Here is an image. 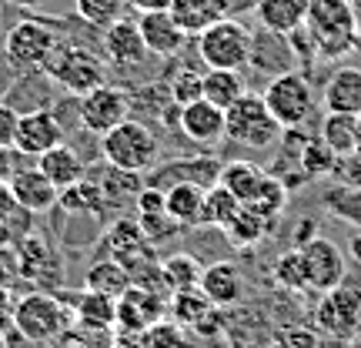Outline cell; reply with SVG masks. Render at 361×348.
Here are the masks:
<instances>
[{"mask_svg":"<svg viewBox=\"0 0 361 348\" xmlns=\"http://www.w3.org/2000/svg\"><path fill=\"white\" fill-rule=\"evenodd\" d=\"M184 332H188V328H180L178 322L161 318V322H154L151 328L141 332V348H191V342H188Z\"/></svg>","mask_w":361,"mask_h":348,"instance_id":"obj_43","label":"cell"},{"mask_svg":"<svg viewBox=\"0 0 361 348\" xmlns=\"http://www.w3.org/2000/svg\"><path fill=\"white\" fill-rule=\"evenodd\" d=\"M281 124L274 121L261 94H241L231 107H224V138L247 151H268L281 141Z\"/></svg>","mask_w":361,"mask_h":348,"instance_id":"obj_2","label":"cell"},{"mask_svg":"<svg viewBox=\"0 0 361 348\" xmlns=\"http://www.w3.org/2000/svg\"><path fill=\"white\" fill-rule=\"evenodd\" d=\"M322 138L335 148V155H351L358 148V117L328 111L322 121Z\"/></svg>","mask_w":361,"mask_h":348,"instance_id":"obj_38","label":"cell"},{"mask_svg":"<svg viewBox=\"0 0 361 348\" xmlns=\"http://www.w3.org/2000/svg\"><path fill=\"white\" fill-rule=\"evenodd\" d=\"M57 208L67 211V215H84V218H101L107 205H104V194H101V184L84 174L80 181H74L71 188H61L57 194Z\"/></svg>","mask_w":361,"mask_h":348,"instance_id":"obj_26","label":"cell"},{"mask_svg":"<svg viewBox=\"0 0 361 348\" xmlns=\"http://www.w3.org/2000/svg\"><path fill=\"white\" fill-rule=\"evenodd\" d=\"M61 47V37L44 20H17L4 37V61L17 74H44L54 51Z\"/></svg>","mask_w":361,"mask_h":348,"instance_id":"obj_4","label":"cell"},{"mask_svg":"<svg viewBox=\"0 0 361 348\" xmlns=\"http://www.w3.org/2000/svg\"><path fill=\"white\" fill-rule=\"evenodd\" d=\"M34 164L47 174V181H51L57 191H61V188H71L74 181H80L87 174V164L80 161V155L67 141L51 148V151H44L40 157H34Z\"/></svg>","mask_w":361,"mask_h":348,"instance_id":"obj_23","label":"cell"},{"mask_svg":"<svg viewBox=\"0 0 361 348\" xmlns=\"http://www.w3.org/2000/svg\"><path fill=\"white\" fill-rule=\"evenodd\" d=\"M151 54H147V44L141 37V27L137 20H128L121 17L111 27H104V61L114 67H141Z\"/></svg>","mask_w":361,"mask_h":348,"instance_id":"obj_17","label":"cell"},{"mask_svg":"<svg viewBox=\"0 0 361 348\" xmlns=\"http://www.w3.org/2000/svg\"><path fill=\"white\" fill-rule=\"evenodd\" d=\"M130 111H134V97L117 84H101V88L80 94V128L97 138L124 124Z\"/></svg>","mask_w":361,"mask_h":348,"instance_id":"obj_9","label":"cell"},{"mask_svg":"<svg viewBox=\"0 0 361 348\" xmlns=\"http://www.w3.org/2000/svg\"><path fill=\"white\" fill-rule=\"evenodd\" d=\"M214 308L207 295L201 288H188V292H174L168 298V318L171 322H178L180 328H194V325L204 318L207 311Z\"/></svg>","mask_w":361,"mask_h":348,"instance_id":"obj_33","label":"cell"},{"mask_svg":"<svg viewBox=\"0 0 361 348\" xmlns=\"http://www.w3.org/2000/svg\"><path fill=\"white\" fill-rule=\"evenodd\" d=\"M168 318V298L157 288H144V284H128L117 295V328L121 332H134L141 335L144 328L154 322Z\"/></svg>","mask_w":361,"mask_h":348,"instance_id":"obj_11","label":"cell"},{"mask_svg":"<svg viewBox=\"0 0 361 348\" xmlns=\"http://www.w3.org/2000/svg\"><path fill=\"white\" fill-rule=\"evenodd\" d=\"M238 211H241V201H238L224 184H211V188H204V211H201V224H211V228L224 232Z\"/></svg>","mask_w":361,"mask_h":348,"instance_id":"obj_34","label":"cell"},{"mask_svg":"<svg viewBox=\"0 0 361 348\" xmlns=\"http://www.w3.org/2000/svg\"><path fill=\"white\" fill-rule=\"evenodd\" d=\"M324 208L335 215V218L348 221L355 228H361V188H331L324 194Z\"/></svg>","mask_w":361,"mask_h":348,"instance_id":"obj_41","label":"cell"},{"mask_svg":"<svg viewBox=\"0 0 361 348\" xmlns=\"http://www.w3.org/2000/svg\"><path fill=\"white\" fill-rule=\"evenodd\" d=\"M97 141H101V157L107 164L124 168V171H137V174L154 168L157 155H161L157 134L147 124L134 121V117H128L124 124H117L114 131H107Z\"/></svg>","mask_w":361,"mask_h":348,"instance_id":"obj_5","label":"cell"},{"mask_svg":"<svg viewBox=\"0 0 361 348\" xmlns=\"http://www.w3.org/2000/svg\"><path fill=\"white\" fill-rule=\"evenodd\" d=\"M301 258H305V271H308V292L311 295H324L345 282V255L335 241H328L322 234H314L311 241H305Z\"/></svg>","mask_w":361,"mask_h":348,"instance_id":"obj_12","label":"cell"},{"mask_svg":"<svg viewBox=\"0 0 361 348\" xmlns=\"http://www.w3.org/2000/svg\"><path fill=\"white\" fill-rule=\"evenodd\" d=\"M331 184L338 188H361V155L351 151V155H338L335 157V168L328 174Z\"/></svg>","mask_w":361,"mask_h":348,"instance_id":"obj_46","label":"cell"},{"mask_svg":"<svg viewBox=\"0 0 361 348\" xmlns=\"http://www.w3.org/2000/svg\"><path fill=\"white\" fill-rule=\"evenodd\" d=\"M245 90L247 88L241 71H228V67H207L204 71V101L218 104V107H231Z\"/></svg>","mask_w":361,"mask_h":348,"instance_id":"obj_29","label":"cell"},{"mask_svg":"<svg viewBox=\"0 0 361 348\" xmlns=\"http://www.w3.org/2000/svg\"><path fill=\"white\" fill-rule=\"evenodd\" d=\"M268 348H322V338L308 325H288L271 335Z\"/></svg>","mask_w":361,"mask_h":348,"instance_id":"obj_45","label":"cell"},{"mask_svg":"<svg viewBox=\"0 0 361 348\" xmlns=\"http://www.w3.org/2000/svg\"><path fill=\"white\" fill-rule=\"evenodd\" d=\"M314 325L324 335L351 342L361 332V288L338 284L331 292H324L318 308H314Z\"/></svg>","mask_w":361,"mask_h":348,"instance_id":"obj_10","label":"cell"},{"mask_svg":"<svg viewBox=\"0 0 361 348\" xmlns=\"http://www.w3.org/2000/svg\"><path fill=\"white\" fill-rule=\"evenodd\" d=\"M164 211L178 221L180 228H201V211H204V188L191 181H178L164 191Z\"/></svg>","mask_w":361,"mask_h":348,"instance_id":"obj_25","label":"cell"},{"mask_svg":"<svg viewBox=\"0 0 361 348\" xmlns=\"http://www.w3.org/2000/svg\"><path fill=\"white\" fill-rule=\"evenodd\" d=\"M74 322L71 305H64L51 292H30L17 298L11 308V325L27 338V342H57Z\"/></svg>","mask_w":361,"mask_h":348,"instance_id":"obj_3","label":"cell"},{"mask_svg":"<svg viewBox=\"0 0 361 348\" xmlns=\"http://www.w3.org/2000/svg\"><path fill=\"white\" fill-rule=\"evenodd\" d=\"M47 271L57 278V271H61V255L54 251V245L47 238H40V234H24V238L17 241V275L27 278V282H44Z\"/></svg>","mask_w":361,"mask_h":348,"instance_id":"obj_20","label":"cell"},{"mask_svg":"<svg viewBox=\"0 0 361 348\" xmlns=\"http://www.w3.org/2000/svg\"><path fill=\"white\" fill-rule=\"evenodd\" d=\"M137 224H141L144 238H147L151 245H161V241L174 238L178 232H184L178 221L168 215V211H147V215H137Z\"/></svg>","mask_w":361,"mask_h":348,"instance_id":"obj_44","label":"cell"},{"mask_svg":"<svg viewBox=\"0 0 361 348\" xmlns=\"http://www.w3.org/2000/svg\"><path fill=\"white\" fill-rule=\"evenodd\" d=\"M67 141V128L57 121L51 107H40V111H27L17 121V138L13 148L27 157H40L44 151H51L57 144Z\"/></svg>","mask_w":361,"mask_h":348,"instance_id":"obj_13","label":"cell"},{"mask_svg":"<svg viewBox=\"0 0 361 348\" xmlns=\"http://www.w3.org/2000/svg\"><path fill=\"white\" fill-rule=\"evenodd\" d=\"M180 131H184L188 141L214 148V144L224 141V107L204 101V97L184 104L180 107Z\"/></svg>","mask_w":361,"mask_h":348,"instance_id":"obj_18","label":"cell"},{"mask_svg":"<svg viewBox=\"0 0 361 348\" xmlns=\"http://www.w3.org/2000/svg\"><path fill=\"white\" fill-rule=\"evenodd\" d=\"M335 157H338L335 148L318 134V138H305V141H301L298 164H301V174H305V178H328L331 168H335Z\"/></svg>","mask_w":361,"mask_h":348,"instance_id":"obj_37","label":"cell"},{"mask_svg":"<svg viewBox=\"0 0 361 348\" xmlns=\"http://www.w3.org/2000/svg\"><path fill=\"white\" fill-rule=\"evenodd\" d=\"M201 292L207 295V301L214 308H231L245 298V278L234 261H214V265H204V275H201Z\"/></svg>","mask_w":361,"mask_h":348,"instance_id":"obj_19","label":"cell"},{"mask_svg":"<svg viewBox=\"0 0 361 348\" xmlns=\"http://www.w3.org/2000/svg\"><path fill=\"white\" fill-rule=\"evenodd\" d=\"M264 174H268V171H261L258 164H251V161H231V164H221L218 184H224L241 205H247V201L255 198V191H258V184Z\"/></svg>","mask_w":361,"mask_h":348,"instance_id":"obj_32","label":"cell"},{"mask_svg":"<svg viewBox=\"0 0 361 348\" xmlns=\"http://www.w3.org/2000/svg\"><path fill=\"white\" fill-rule=\"evenodd\" d=\"M305 27L314 37V47L322 57H345L361 40L351 0H308Z\"/></svg>","mask_w":361,"mask_h":348,"instance_id":"obj_1","label":"cell"},{"mask_svg":"<svg viewBox=\"0 0 361 348\" xmlns=\"http://www.w3.org/2000/svg\"><path fill=\"white\" fill-rule=\"evenodd\" d=\"M274 282L278 288L291 292V295H311L308 292V271H305V258H301V248H291L278 255L274 261Z\"/></svg>","mask_w":361,"mask_h":348,"instance_id":"obj_39","label":"cell"},{"mask_svg":"<svg viewBox=\"0 0 361 348\" xmlns=\"http://www.w3.org/2000/svg\"><path fill=\"white\" fill-rule=\"evenodd\" d=\"M54 348H90L87 342H84V338H74V335H61L57 338V345Z\"/></svg>","mask_w":361,"mask_h":348,"instance_id":"obj_51","label":"cell"},{"mask_svg":"<svg viewBox=\"0 0 361 348\" xmlns=\"http://www.w3.org/2000/svg\"><path fill=\"white\" fill-rule=\"evenodd\" d=\"M7 191H11L13 205L30 211V215H44V211L57 208V194H61L34 161H27L13 171V178L7 181Z\"/></svg>","mask_w":361,"mask_h":348,"instance_id":"obj_15","label":"cell"},{"mask_svg":"<svg viewBox=\"0 0 361 348\" xmlns=\"http://www.w3.org/2000/svg\"><path fill=\"white\" fill-rule=\"evenodd\" d=\"M27 161H34V157L20 155L17 148H7V144H0V188H7V181L13 178V171L27 164Z\"/></svg>","mask_w":361,"mask_h":348,"instance_id":"obj_47","label":"cell"},{"mask_svg":"<svg viewBox=\"0 0 361 348\" xmlns=\"http://www.w3.org/2000/svg\"><path fill=\"white\" fill-rule=\"evenodd\" d=\"M130 7H137V11H164V7H171V0H128Z\"/></svg>","mask_w":361,"mask_h":348,"instance_id":"obj_49","label":"cell"},{"mask_svg":"<svg viewBox=\"0 0 361 348\" xmlns=\"http://www.w3.org/2000/svg\"><path fill=\"white\" fill-rule=\"evenodd\" d=\"M324 111L338 114H361V67H341L335 71L322 90Z\"/></svg>","mask_w":361,"mask_h":348,"instance_id":"obj_21","label":"cell"},{"mask_svg":"<svg viewBox=\"0 0 361 348\" xmlns=\"http://www.w3.org/2000/svg\"><path fill=\"white\" fill-rule=\"evenodd\" d=\"M201 275H204V265L194 258V255H171V258L161 261V282H164V292H188V288H201Z\"/></svg>","mask_w":361,"mask_h":348,"instance_id":"obj_30","label":"cell"},{"mask_svg":"<svg viewBox=\"0 0 361 348\" xmlns=\"http://www.w3.org/2000/svg\"><path fill=\"white\" fill-rule=\"evenodd\" d=\"M271 232V221L268 218H261L255 208H247L241 205V211L231 218V224L224 228V234H228V241H231L234 248H255L261 245L264 238H268Z\"/></svg>","mask_w":361,"mask_h":348,"instance_id":"obj_31","label":"cell"},{"mask_svg":"<svg viewBox=\"0 0 361 348\" xmlns=\"http://www.w3.org/2000/svg\"><path fill=\"white\" fill-rule=\"evenodd\" d=\"M87 174H90V171H87ZM90 178H94V174H90ZM94 181L101 184L104 205H107V208H128V205H134V201H137V194L144 191V184H147L137 171L114 168V164H107V161H104V171Z\"/></svg>","mask_w":361,"mask_h":348,"instance_id":"obj_24","label":"cell"},{"mask_svg":"<svg viewBox=\"0 0 361 348\" xmlns=\"http://www.w3.org/2000/svg\"><path fill=\"white\" fill-rule=\"evenodd\" d=\"M197 57L204 67L245 71L251 64V30L238 17H221L197 34Z\"/></svg>","mask_w":361,"mask_h":348,"instance_id":"obj_6","label":"cell"},{"mask_svg":"<svg viewBox=\"0 0 361 348\" xmlns=\"http://www.w3.org/2000/svg\"><path fill=\"white\" fill-rule=\"evenodd\" d=\"M348 255H351V258H355V261H358V265H361V232H358V234H355V238H351V241H348Z\"/></svg>","mask_w":361,"mask_h":348,"instance_id":"obj_52","label":"cell"},{"mask_svg":"<svg viewBox=\"0 0 361 348\" xmlns=\"http://www.w3.org/2000/svg\"><path fill=\"white\" fill-rule=\"evenodd\" d=\"M54 84H61L67 94H87V90L107 84V71H104V61L97 54H90L87 47L80 44H61L54 51L51 64L44 71Z\"/></svg>","mask_w":361,"mask_h":348,"instance_id":"obj_8","label":"cell"},{"mask_svg":"<svg viewBox=\"0 0 361 348\" xmlns=\"http://www.w3.org/2000/svg\"><path fill=\"white\" fill-rule=\"evenodd\" d=\"M4 4H11V7H40L44 0H4Z\"/></svg>","mask_w":361,"mask_h":348,"instance_id":"obj_54","label":"cell"},{"mask_svg":"<svg viewBox=\"0 0 361 348\" xmlns=\"http://www.w3.org/2000/svg\"><path fill=\"white\" fill-rule=\"evenodd\" d=\"M17 121H20L17 107L7 104V101H0V144L13 148V138H17Z\"/></svg>","mask_w":361,"mask_h":348,"instance_id":"obj_48","label":"cell"},{"mask_svg":"<svg viewBox=\"0 0 361 348\" xmlns=\"http://www.w3.org/2000/svg\"><path fill=\"white\" fill-rule=\"evenodd\" d=\"M351 11H355V20H358V30H361V0H351Z\"/></svg>","mask_w":361,"mask_h":348,"instance_id":"obj_55","label":"cell"},{"mask_svg":"<svg viewBox=\"0 0 361 348\" xmlns=\"http://www.w3.org/2000/svg\"><path fill=\"white\" fill-rule=\"evenodd\" d=\"M247 7H258V0H231V13L234 11H247Z\"/></svg>","mask_w":361,"mask_h":348,"instance_id":"obj_53","label":"cell"},{"mask_svg":"<svg viewBox=\"0 0 361 348\" xmlns=\"http://www.w3.org/2000/svg\"><path fill=\"white\" fill-rule=\"evenodd\" d=\"M13 211H17V205H13L11 191H7V188H0V221H4V218H11Z\"/></svg>","mask_w":361,"mask_h":348,"instance_id":"obj_50","label":"cell"},{"mask_svg":"<svg viewBox=\"0 0 361 348\" xmlns=\"http://www.w3.org/2000/svg\"><path fill=\"white\" fill-rule=\"evenodd\" d=\"M141 37L147 44V54L151 57H161V61H171V57H178L184 51V44H188V34H184V27L174 20V13L164 7V11H144L141 20Z\"/></svg>","mask_w":361,"mask_h":348,"instance_id":"obj_16","label":"cell"},{"mask_svg":"<svg viewBox=\"0 0 361 348\" xmlns=\"http://www.w3.org/2000/svg\"><path fill=\"white\" fill-rule=\"evenodd\" d=\"M0 348H4V338H0Z\"/></svg>","mask_w":361,"mask_h":348,"instance_id":"obj_57","label":"cell"},{"mask_svg":"<svg viewBox=\"0 0 361 348\" xmlns=\"http://www.w3.org/2000/svg\"><path fill=\"white\" fill-rule=\"evenodd\" d=\"M168 94L178 107H184V104H191V101H201L204 97V71L180 67L178 74L168 80Z\"/></svg>","mask_w":361,"mask_h":348,"instance_id":"obj_42","label":"cell"},{"mask_svg":"<svg viewBox=\"0 0 361 348\" xmlns=\"http://www.w3.org/2000/svg\"><path fill=\"white\" fill-rule=\"evenodd\" d=\"M4 328H7V311L0 308V338H4Z\"/></svg>","mask_w":361,"mask_h":348,"instance_id":"obj_56","label":"cell"},{"mask_svg":"<svg viewBox=\"0 0 361 348\" xmlns=\"http://www.w3.org/2000/svg\"><path fill=\"white\" fill-rule=\"evenodd\" d=\"M305 11H308V0H258V13L261 27H268L274 34H291L305 24Z\"/></svg>","mask_w":361,"mask_h":348,"instance_id":"obj_28","label":"cell"},{"mask_svg":"<svg viewBox=\"0 0 361 348\" xmlns=\"http://www.w3.org/2000/svg\"><path fill=\"white\" fill-rule=\"evenodd\" d=\"M71 311L78 315V325H84V328L107 332V328L117 325V298L101 295V292H90V288L80 292V298L71 305Z\"/></svg>","mask_w":361,"mask_h":348,"instance_id":"obj_27","label":"cell"},{"mask_svg":"<svg viewBox=\"0 0 361 348\" xmlns=\"http://www.w3.org/2000/svg\"><path fill=\"white\" fill-rule=\"evenodd\" d=\"M174 20L184 27L188 37H197L204 27L218 24L221 17H231V0H171Z\"/></svg>","mask_w":361,"mask_h":348,"instance_id":"obj_22","label":"cell"},{"mask_svg":"<svg viewBox=\"0 0 361 348\" xmlns=\"http://www.w3.org/2000/svg\"><path fill=\"white\" fill-rule=\"evenodd\" d=\"M261 97H264L268 111L274 114V121H278L284 131L305 128L311 111H314V90H311V80L305 78L301 71L274 74Z\"/></svg>","mask_w":361,"mask_h":348,"instance_id":"obj_7","label":"cell"},{"mask_svg":"<svg viewBox=\"0 0 361 348\" xmlns=\"http://www.w3.org/2000/svg\"><path fill=\"white\" fill-rule=\"evenodd\" d=\"M78 4V17L90 27H111L114 20L124 17V7L128 0H74Z\"/></svg>","mask_w":361,"mask_h":348,"instance_id":"obj_40","label":"cell"},{"mask_svg":"<svg viewBox=\"0 0 361 348\" xmlns=\"http://www.w3.org/2000/svg\"><path fill=\"white\" fill-rule=\"evenodd\" d=\"M218 178H221V161L214 155H184V157H171L164 164H154L147 184L161 188V191H168L171 184H178V181H191V184L211 188V184H218Z\"/></svg>","mask_w":361,"mask_h":348,"instance_id":"obj_14","label":"cell"},{"mask_svg":"<svg viewBox=\"0 0 361 348\" xmlns=\"http://www.w3.org/2000/svg\"><path fill=\"white\" fill-rule=\"evenodd\" d=\"M247 208H255L261 218H268L271 224L281 218V211L288 208V184H284L278 174H264L258 184V191L255 198L247 201Z\"/></svg>","mask_w":361,"mask_h":348,"instance_id":"obj_36","label":"cell"},{"mask_svg":"<svg viewBox=\"0 0 361 348\" xmlns=\"http://www.w3.org/2000/svg\"><path fill=\"white\" fill-rule=\"evenodd\" d=\"M84 284H87L90 292H101V295L117 298L130 284V278H128V271H124L121 261H114V258H107V255H104L101 261H94V265L87 268Z\"/></svg>","mask_w":361,"mask_h":348,"instance_id":"obj_35","label":"cell"}]
</instances>
